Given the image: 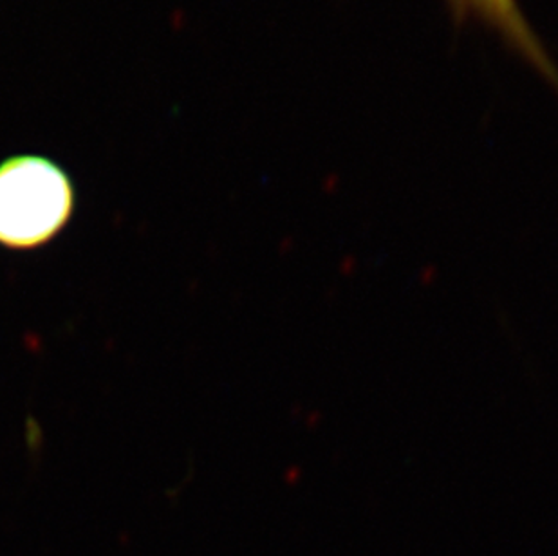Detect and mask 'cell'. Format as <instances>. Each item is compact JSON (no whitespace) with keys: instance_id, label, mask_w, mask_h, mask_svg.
<instances>
[{"instance_id":"obj_1","label":"cell","mask_w":558,"mask_h":556,"mask_svg":"<svg viewBox=\"0 0 558 556\" xmlns=\"http://www.w3.org/2000/svg\"><path fill=\"white\" fill-rule=\"evenodd\" d=\"M76 190L68 170L40 154L0 161V246L35 250L69 225Z\"/></svg>"},{"instance_id":"obj_2","label":"cell","mask_w":558,"mask_h":556,"mask_svg":"<svg viewBox=\"0 0 558 556\" xmlns=\"http://www.w3.org/2000/svg\"><path fill=\"white\" fill-rule=\"evenodd\" d=\"M463 2L480 15L485 16L486 21L492 22L513 46H517V49H521L522 53L558 84L557 71L544 55L537 38L533 37L532 29L524 21L515 0H463Z\"/></svg>"}]
</instances>
